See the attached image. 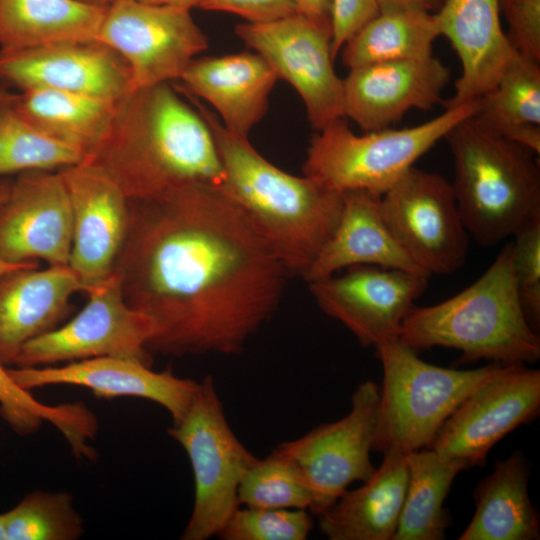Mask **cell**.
<instances>
[{
  "mask_svg": "<svg viewBox=\"0 0 540 540\" xmlns=\"http://www.w3.org/2000/svg\"><path fill=\"white\" fill-rule=\"evenodd\" d=\"M296 12L331 27L332 0H292Z\"/></svg>",
  "mask_w": 540,
  "mask_h": 540,
  "instance_id": "cell-41",
  "label": "cell"
},
{
  "mask_svg": "<svg viewBox=\"0 0 540 540\" xmlns=\"http://www.w3.org/2000/svg\"><path fill=\"white\" fill-rule=\"evenodd\" d=\"M235 32L279 79L295 88L316 131L345 118L343 79L333 66L330 26L296 12L268 22L239 23Z\"/></svg>",
  "mask_w": 540,
  "mask_h": 540,
  "instance_id": "cell-11",
  "label": "cell"
},
{
  "mask_svg": "<svg viewBox=\"0 0 540 540\" xmlns=\"http://www.w3.org/2000/svg\"><path fill=\"white\" fill-rule=\"evenodd\" d=\"M190 11L139 0H112L106 6L97 40L125 60L132 91L179 80L208 48Z\"/></svg>",
  "mask_w": 540,
  "mask_h": 540,
  "instance_id": "cell-10",
  "label": "cell"
},
{
  "mask_svg": "<svg viewBox=\"0 0 540 540\" xmlns=\"http://www.w3.org/2000/svg\"><path fill=\"white\" fill-rule=\"evenodd\" d=\"M278 79L261 55L241 52L195 58L176 86L213 106L228 131L248 137L264 117Z\"/></svg>",
  "mask_w": 540,
  "mask_h": 540,
  "instance_id": "cell-23",
  "label": "cell"
},
{
  "mask_svg": "<svg viewBox=\"0 0 540 540\" xmlns=\"http://www.w3.org/2000/svg\"><path fill=\"white\" fill-rule=\"evenodd\" d=\"M105 10L79 0H0V48L97 40Z\"/></svg>",
  "mask_w": 540,
  "mask_h": 540,
  "instance_id": "cell-27",
  "label": "cell"
},
{
  "mask_svg": "<svg viewBox=\"0 0 540 540\" xmlns=\"http://www.w3.org/2000/svg\"><path fill=\"white\" fill-rule=\"evenodd\" d=\"M239 504L252 508L311 509L312 494L295 464L275 448L243 477Z\"/></svg>",
  "mask_w": 540,
  "mask_h": 540,
  "instance_id": "cell-35",
  "label": "cell"
},
{
  "mask_svg": "<svg viewBox=\"0 0 540 540\" xmlns=\"http://www.w3.org/2000/svg\"><path fill=\"white\" fill-rule=\"evenodd\" d=\"M72 236L71 201L60 170L17 174L0 206V258L69 265Z\"/></svg>",
  "mask_w": 540,
  "mask_h": 540,
  "instance_id": "cell-17",
  "label": "cell"
},
{
  "mask_svg": "<svg viewBox=\"0 0 540 540\" xmlns=\"http://www.w3.org/2000/svg\"><path fill=\"white\" fill-rule=\"evenodd\" d=\"M0 87L18 92L58 90L115 101L132 92L127 63L98 40L0 48Z\"/></svg>",
  "mask_w": 540,
  "mask_h": 540,
  "instance_id": "cell-16",
  "label": "cell"
},
{
  "mask_svg": "<svg viewBox=\"0 0 540 540\" xmlns=\"http://www.w3.org/2000/svg\"><path fill=\"white\" fill-rule=\"evenodd\" d=\"M428 276L376 265H356L341 275L308 283L316 304L363 347L398 339L401 324L425 291Z\"/></svg>",
  "mask_w": 540,
  "mask_h": 540,
  "instance_id": "cell-15",
  "label": "cell"
},
{
  "mask_svg": "<svg viewBox=\"0 0 540 540\" xmlns=\"http://www.w3.org/2000/svg\"><path fill=\"white\" fill-rule=\"evenodd\" d=\"M167 432L187 453L194 477V505L181 539L217 536L239 507V486L258 458L231 429L212 376L199 382L187 412Z\"/></svg>",
  "mask_w": 540,
  "mask_h": 540,
  "instance_id": "cell-8",
  "label": "cell"
},
{
  "mask_svg": "<svg viewBox=\"0 0 540 540\" xmlns=\"http://www.w3.org/2000/svg\"><path fill=\"white\" fill-rule=\"evenodd\" d=\"M0 540H6L3 513L0 514Z\"/></svg>",
  "mask_w": 540,
  "mask_h": 540,
  "instance_id": "cell-48",
  "label": "cell"
},
{
  "mask_svg": "<svg viewBox=\"0 0 540 540\" xmlns=\"http://www.w3.org/2000/svg\"><path fill=\"white\" fill-rule=\"evenodd\" d=\"M85 292V307L66 324L27 342L14 365L39 367L105 356L151 364L153 324L124 301L117 275L113 272Z\"/></svg>",
  "mask_w": 540,
  "mask_h": 540,
  "instance_id": "cell-13",
  "label": "cell"
},
{
  "mask_svg": "<svg viewBox=\"0 0 540 540\" xmlns=\"http://www.w3.org/2000/svg\"><path fill=\"white\" fill-rule=\"evenodd\" d=\"M408 482L396 533L392 540H442L450 518L444 500L464 463L432 448L407 454Z\"/></svg>",
  "mask_w": 540,
  "mask_h": 540,
  "instance_id": "cell-31",
  "label": "cell"
},
{
  "mask_svg": "<svg viewBox=\"0 0 540 540\" xmlns=\"http://www.w3.org/2000/svg\"><path fill=\"white\" fill-rule=\"evenodd\" d=\"M83 286L69 265L38 263L0 275V362L14 365L30 340L54 329Z\"/></svg>",
  "mask_w": 540,
  "mask_h": 540,
  "instance_id": "cell-22",
  "label": "cell"
},
{
  "mask_svg": "<svg viewBox=\"0 0 540 540\" xmlns=\"http://www.w3.org/2000/svg\"><path fill=\"white\" fill-rule=\"evenodd\" d=\"M118 101L73 92L30 89L19 92L15 109L45 134L84 151L108 134Z\"/></svg>",
  "mask_w": 540,
  "mask_h": 540,
  "instance_id": "cell-28",
  "label": "cell"
},
{
  "mask_svg": "<svg viewBox=\"0 0 540 540\" xmlns=\"http://www.w3.org/2000/svg\"><path fill=\"white\" fill-rule=\"evenodd\" d=\"M87 4L106 7L112 0H79Z\"/></svg>",
  "mask_w": 540,
  "mask_h": 540,
  "instance_id": "cell-47",
  "label": "cell"
},
{
  "mask_svg": "<svg viewBox=\"0 0 540 540\" xmlns=\"http://www.w3.org/2000/svg\"><path fill=\"white\" fill-rule=\"evenodd\" d=\"M514 274L518 296L531 327L540 324V216L513 236Z\"/></svg>",
  "mask_w": 540,
  "mask_h": 540,
  "instance_id": "cell-37",
  "label": "cell"
},
{
  "mask_svg": "<svg viewBox=\"0 0 540 540\" xmlns=\"http://www.w3.org/2000/svg\"><path fill=\"white\" fill-rule=\"evenodd\" d=\"M23 389L47 385H77L92 390L98 398L134 396L151 400L165 408L173 423L187 412L199 382L180 378L168 369L153 371L150 364L127 357H95L69 362L61 367L7 368Z\"/></svg>",
  "mask_w": 540,
  "mask_h": 540,
  "instance_id": "cell-20",
  "label": "cell"
},
{
  "mask_svg": "<svg viewBox=\"0 0 540 540\" xmlns=\"http://www.w3.org/2000/svg\"><path fill=\"white\" fill-rule=\"evenodd\" d=\"M441 36L435 13L414 9H382L342 47L343 64L350 69L379 62L434 56Z\"/></svg>",
  "mask_w": 540,
  "mask_h": 540,
  "instance_id": "cell-30",
  "label": "cell"
},
{
  "mask_svg": "<svg viewBox=\"0 0 540 540\" xmlns=\"http://www.w3.org/2000/svg\"><path fill=\"white\" fill-rule=\"evenodd\" d=\"M514 51L540 63V0H501Z\"/></svg>",
  "mask_w": 540,
  "mask_h": 540,
  "instance_id": "cell-38",
  "label": "cell"
},
{
  "mask_svg": "<svg viewBox=\"0 0 540 540\" xmlns=\"http://www.w3.org/2000/svg\"><path fill=\"white\" fill-rule=\"evenodd\" d=\"M149 4L168 5L191 10L198 7L200 0H139Z\"/></svg>",
  "mask_w": 540,
  "mask_h": 540,
  "instance_id": "cell-43",
  "label": "cell"
},
{
  "mask_svg": "<svg viewBox=\"0 0 540 540\" xmlns=\"http://www.w3.org/2000/svg\"><path fill=\"white\" fill-rule=\"evenodd\" d=\"M455 50L461 74L445 108L476 100L498 82L515 51L501 24V0H444L435 13Z\"/></svg>",
  "mask_w": 540,
  "mask_h": 540,
  "instance_id": "cell-21",
  "label": "cell"
},
{
  "mask_svg": "<svg viewBox=\"0 0 540 540\" xmlns=\"http://www.w3.org/2000/svg\"><path fill=\"white\" fill-rule=\"evenodd\" d=\"M540 410V370L502 365L446 419L428 448L465 466H483L504 436Z\"/></svg>",
  "mask_w": 540,
  "mask_h": 540,
  "instance_id": "cell-14",
  "label": "cell"
},
{
  "mask_svg": "<svg viewBox=\"0 0 540 540\" xmlns=\"http://www.w3.org/2000/svg\"><path fill=\"white\" fill-rule=\"evenodd\" d=\"M114 266L124 301L154 328L148 351L237 355L272 317L285 265L219 187L128 199Z\"/></svg>",
  "mask_w": 540,
  "mask_h": 540,
  "instance_id": "cell-1",
  "label": "cell"
},
{
  "mask_svg": "<svg viewBox=\"0 0 540 540\" xmlns=\"http://www.w3.org/2000/svg\"><path fill=\"white\" fill-rule=\"evenodd\" d=\"M383 383L373 450L403 454L428 448L455 409L502 365L458 370L429 364L399 339L376 348Z\"/></svg>",
  "mask_w": 540,
  "mask_h": 540,
  "instance_id": "cell-6",
  "label": "cell"
},
{
  "mask_svg": "<svg viewBox=\"0 0 540 540\" xmlns=\"http://www.w3.org/2000/svg\"><path fill=\"white\" fill-rule=\"evenodd\" d=\"M477 107L478 99L445 108L440 115L417 126L363 135H356L345 118H339L312 136L303 174L339 193L365 190L382 196Z\"/></svg>",
  "mask_w": 540,
  "mask_h": 540,
  "instance_id": "cell-7",
  "label": "cell"
},
{
  "mask_svg": "<svg viewBox=\"0 0 540 540\" xmlns=\"http://www.w3.org/2000/svg\"><path fill=\"white\" fill-rule=\"evenodd\" d=\"M34 264H37V262H26V263L15 264V263H9V262L3 260L2 258H0V275L3 274V273H6L8 271L17 269V268L31 266V265H34Z\"/></svg>",
  "mask_w": 540,
  "mask_h": 540,
  "instance_id": "cell-44",
  "label": "cell"
},
{
  "mask_svg": "<svg viewBox=\"0 0 540 540\" xmlns=\"http://www.w3.org/2000/svg\"><path fill=\"white\" fill-rule=\"evenodd\" d=\"M389 231L425 275H447L466 261L468 232L451 182L440 174L411 167L381 196Z\"/></svg>",
  "mask_w": 540,
  "mask_h": 540,
  "instance_id": "cell-9",
  "label": "cell"
},
{
  "mask_svg": "<svg viewBox=\"0 0 540 540\" xmlns=\"http://www.w3.org/2000/svg\"><path fill=\"white\" fill-rule=\"evenodd\" d=\"M342 197V209L334 230L302 276L307 283L356 265L398 268L425 275L386 226L381 195L351 190L343 192Z\"/></svg>",
  "mask_w": 540,
  "mask_h": 540,
  "instance_id": "cell-24",
  "label": "cell"
},
{
  "mask_svg": "<svg viewBox=\"0 0 540 540\" xmlns=\"http://www.w3.org/2000/svg\"><path fill=\"white\" fill-rule=\"evenodd\" d=\"M175 88L210 128L224 174L219 189L247 216L289 274L302 277L336 226L342 193L281 170L248 137L228 131L198 98Z\"/></svg>",
  "mask_w": 540,
  "mask_h": 540,
  "instance_id": "cell-3",
  "label": "cell"
},
{
  "mask_svg": "<svg viewBox=\"0 0 540 540\" xmlns=\"http://www.w3.org/2000/svg\"><path fill=\"white\" fill-rule=\"evenodd\" d=\"M374 474L354 490H345L319 515L329 540H392L399 523L407 482V454L390 450Z\"/></svg>",
  "mask_w": 540,
  "mask_h": 540,
  "instance_id": "cell-25",
  "label": "cell"
},
{
  "mask_svg": "<svg viewBox=\"0 0 540 540\" xmlns=\"http://www.w3.org/2000/svg\"><path fill=\"white\" fill-rule=\"evenodd\" d=\"M398 339L416 351L453 348L470 362H537L540 337L518 296L513 243H507L489 268L463 291L438 304L414 305L401 324Z\"/></svg>",
  "mask_w": 540,
  "mask_h": 540,
  "instance_id": "cell-4",
  "label": "cell"
},
{
  "mask_svg": "<svg viewBox=\"0 0 540 540\" xmlns=\"http://www.w3.org/2000/svg\"><path fill=\"white\" fill-rule=\"evenodd\" d=\"M0 362V414L10 427L20 435L38 430L47 421L64 436L78 458H94L88 441L98 430L92 411L82 402L48 405L38 401L29 390L21 388Z\"/></svg>",
  "mask_w": 540,
  "mask_h": 540,
  "instance_id": "cell-32",
  "label": "cell"
},
{
  "mask_svg": "<svg viewBox=\"0 0 540 540\" xmlns=\"http://www.w3.org/2000/svg\"><path fill=\"white\" fill-rule=\"evenodd\" d=\"M12 180H8L5 177L0 178V206L7 200L10 189H11Z\"/></svg>",
  "mask_w": 540,
  "mask_h": 540,
  "instance_id": "cell-45",
  "label": "cell"
},
{
  "mask_svg": "<svg viewBox=\"0 0 540 540\" xmlns=\"http://www.w3.org/2000/svg\"><path fill=\"white\" fill-rule=\"evenodd\" d=\"M444 0H378L382 9H414L430 13H436Z\"/></svg>",
  "mask_w": 540,
  "mask_h": 540,
  "instance_id": "cell-42",
  "label": "cell"
},
{
  "mask_svg": "<svg viewBox=\"0 0 540 540\" xmlns=\"http://www.w3.org/2000/svg\"><path fill=\"white\" fill-rule=\"evenodd\" d=\"M379 12L378 0H332L331 50L334 59L344 44Z\"/></svg>",
  "mask_w": 540,
  "mask_h": 540,
  "instance_id": "cell-39",
  "label": "cell"
},
{
  "mask_svg": "<svg viewBox=\"0 0 540 540\" xmlns=\"http://www.w3.org/2000/svg\"><path fill=\"white\" fill-rule=\"evenodd\" d=\"M60 172L73 215L69 266L85 292L114 271L128 228V199L109 176L89 162Z\"/></svg>",
  "mask_w": 540,
  "mask_h": 540,
  "instance_id": "cell-18",
  "label": "cell"
},
{
  "mask_svg": "<svg viewBox=\"0 0 540 540\" xmlns=\"http://www.w3.org/2000/svg\"><path fill=\"white\" fill-rule=\"evenodd\" d=\"M443 139L452 154L457 206L478 244H498L540 216L537 153L491 132L473 115Z\"/></svg>",
  "mask_w": 540,
  "mask_h": 540,
  "instance_id": "cell-5",
  "label": "cell"
},
{
  "mask_svg": "<svg viewBox=\"0 0 540 540\" xmlns=\"http://www.w3.org/2000/svg\"><path fill=\"white\" fill-rule=\"evenodd\" d=\"M529 465L521 451L497 461L474 491L475 514L459 540H536L538 513L528 493Z\"/></svg>",
  "mask_w": 540,
  "mask_h": 540,
  "instance_id": "cell-26",
  "label": "cell"
},
{
  "mask_svg": "<svg viewBox=\"0 0 540 540\" xmlns=\"http://www.w3.org/2000/svg\"><path fill=\"white\" fill-rule=\"evenodd\" d=\"M198 7L232 13L251 23L268 22L296 13L292 0H200Z\"/></svg>",
  "mask_w": 540,
  "mask_h": 540,
  "instance_id": "cell-40",
  "label": "cell"
},
{
  "mask_svg": "<svg viewBox=\"0 0 540 540\" xmlns=\"http://www.w3.org/2000/svg\"><path fill=\"white\" fill-rule=\"evenodd\" d=\"M19 93L0 101V178L27 171H55L83 161V150L35 127L14 107Z\"/></svg>",
  "mask_w": 540,
  "mask_h": 540,
  "instance_id": "cell-33",
  "label": "cell"
},
{
  "mask_svg": "<svg viewBox=\"0 0 540 540\" xmlns=\"http://www.w3.org/2000/svg\"><path fill=\"white\" fill-rule=\"evenodd\" d=\"M379 401L380 387L365 381L355 389L347 415L276 447L301 473L313 497L314 515L332 506L351 483H363L374 474L370 452Z\"/></svg>",
  "mask_w": 540,
  "mask_h": 540,
  "instance_id": "cell-12",
  "label": "cell"
},
{
  "mask_svg": "<svg viewBox=\"0 0 540 540\" xmlns=\"http://www.w3.org/2000/svg\"><path fill=\"white\" fill-rule=\"evenodd\" d=\"M6 540H74L83 532L72 497L35 490L3 513Z\"/></svg>",
  "mask_w": 540,
  "mask_h": 540,
  "instance_id": "cell-34",
  "label": "cell"
},
{
  "mask_svg": "<svg viewBox=\"0 0 540 540\" xmlns=\"http://www.w3.org/2000/svg\"><path fill=\"white\" fill-rule=\"evenodd\" d=\"M17 92H13L11 90H7L0 87V101H4L7 99H10L16 95Z\"/></svg>",
  "mask_w": 540,
  "mask_h": 540,
  "instance_id": "cell-46",
  "label": "cell"
},
{
  "mask_svg": "<svg viewBox=\"0 0 540 540\" xmlns=\"http://www.w3.org/2000/svg\"><path fill=\"white\" fill-rule=\"evenodd\" d=\"M313 520L305 509L239 507L217 537L222 540H305Z\"/></svg>",
  "mask_w": 540,
  "mask_h": 540,
  "instance_id": "cell-36",
  "label": "cell"
},
{
  "mask_svg": "<svg viewBox=\"0 0 540 540\" xmlns=\"http://www.w3.org/2000/svg\"><path fill=\"white\" fill-rule=\"evenodd\" d=\"M83 161L99 167L127 199L190 184L220 187L224 177L209 126L170 83L119 100L108 134Z\"/></svg>",
  "mask_w": 540,
  "mask_h": 540,
  "instance_id": "cell-2",
  "label": "cell"
},
{
  "mask_svg": "<svg viewBox=\"0 0 540 540\" xmlns=\"http://www.w3.org/2000/svg\"><path fill=\"white\" fill-rule=\"evenodd\" d=\"M473 117L491 132L540 154V63L517 53Z\"/></svg>",
  "mask_w": 540,
  "mask_h": 540,
  "instance_id": "cell-29",
  "label": "cell"
},
{
  "mask_svg": "<svg viewBox=\"0 0 540 540\" xmlns=\"http://www.w3.org/2000/svg\"><path fill=\"white\" fill-rule=\"evenodd\" d=\"M450 78V68L434 56L350 69L343 79L344 115L365 132L387 129L411 109L442 104Z\"/></svg>",
  "mask_w": 540,
  "mask_h": 540,
  "instance_id": "cell-19",
  "label": "cell"
}]
</instances>
